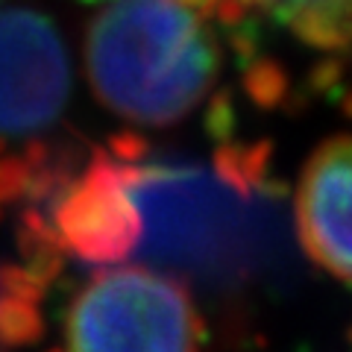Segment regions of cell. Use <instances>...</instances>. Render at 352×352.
Masks as SVG:
<instances>
[{
	"mask_svg": "<svg viewBox=\"0 0 352 352\" xmlns=\"http://www.w3.org/2000/svg\"><path fill=\"white\" fill-rule=\"evenodd\" d=\"M129 191L141 258L206 288H238L279 273L291 258L285 194L270 182L258 144H226L214 162L147 159L132 144Z\"/></svg>",
	"mask_w": 352,
	"mask_h": 352,
	"instance_id": "1",
	"label": "cell"
},
{
	"mask_svg": "<svg viewBox=\"0 0 352 352\" xmlns=\"http://www.w3.org/2000/svg\"><path fill=\"white\" fill-rule=\"evenodd\" d=\"M206 15L182 0H115L91 21L85 71L109 112L168 126L200 106L220 71Z\"/></svg>",
	"mask_w": 352,
	"mask_h": 352,
	"instance_id": "2",
	"label": "cell"
},
{
	"mask_svg": "<svg viewBox=\"0 0 352 352\" xmlns=\"http://www.w3.org/2000/svg\"><path fill=\"white\" fill-rule=\"evenodd\" d=\"M68 352H200L203 320L188 291L153 267H115L74 294Z\"/></svg>",
	"mask_w": 352,
	"mask_h": 352,
	"instance_id": "3",
	"label": "cell"
},
{
	"mask_svg": "<svg viewBox=\"0 0 352 352\" xmlns=\"http://www.w3.org/2000/svg\"><path fill=\"white\" fill-rule=\"evenodd\" d=\"M71 56L56 21L32 6L0 9V147L44 138L71 100Z\"/></svg>",
	"mask_w": 352,
	"mask_h": 352,
	"instance_id": "4",
	"label": "cell"
},
{
	"mask_svg": "<svg viewBox=\"0 0 352 352\" xmlns=\"http://www.w3.org/2000/svg\"><path fill=\"white\" fill-rule=\"evenodd\" d=\"M135 138L94 147L62 185L53 203V238L65 258L82 264H118L138 244V212L129 191V156Z\"/></svg>",
	"mask_w": 352,
	"mask_h": 352,
	"instance_id": "5",
	"label": "cell"
},
{
	"mask_svg": "<svg viewBox=\"0 0 352 352\" xmlns=\"http://www.w3.org/2000/svg\"><path fill=\"white\" fill-rule=\"evenodd\" d=\"M302 250L352 285V135L329 138L308 156L294 200Z\"/></svg>",
	"mask_w": 352,
	"mask_h": 352,
	"instance_id": "6",
	"label": "cell"
},
{
	"mask_svg": "<svg viewBox=\"0 0 352 352\" xmlns=\"http://www.w3.org/2000/svg\"><path fill=\"white\" fill-rule=\"evenodd\" d=\"M53 279L27 261L0 258V346H27L44 335V300Z\"/></svg>",
	"mask_w": 352,
	"mask_h": 352,
	"instance_id": "7",
	"label": "cell"
},
{
	"mask_svg": "<svg viewBox=\"0 0 352 352\" xmlns=\"http://www.w3.org/2000/svg\"><path fill=\"white\" fill-rule=\"evenodd\" d=\"M82 3H97V0H82Z\"/></svg>",
	"mask_w": 352,
	"mask_h": 352,
	"instance_id": "8",
	"label": "cell"
}]
</instances>
